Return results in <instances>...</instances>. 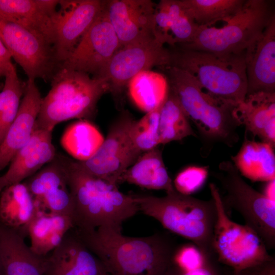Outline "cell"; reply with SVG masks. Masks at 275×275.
<instances>
[{
    "label": "cell",
    "mask_w": 275,
    "mask_h": 275,
    "mask_svg": "<svg viewBox=\"0 0 275 275\" xmlns=\"http://www.w3.org/2000/svg\"><path fill=\"white\" fill-rule=\"evenodd\" d=\"M75 233L109 275H165L175 250L169 239L158 234L129 237L121 228L104 226Z\"/></svg>",
    "instance_id": "cell-1"
},
{
    "label": "cell",
    "mask_w": 275,
    "mask_h": 275,
    "mask_svg": "<svg viewBox=\"0 0 275 275\" xmlns=\"http://www.w3.org/2000/svg\"><path fill=\"white\" fill-rule=\"evenodd\" d=\"M67 176L74 201V228L90 232L100 227L121 228L122 223L139 211L134 195L120 191L118 185L94 177L77 161L58 155Z\"/></svg>",
    "instance_id": "cell-2"
},
{
    "label": "cell",
    "mask_w": 275,
    "mask_h": 275,
    "mask_svg": "<svg viewBox=\"0 0 275 275\" xmlns=\"http://www.w3.org/2000/svg\"><path fill=\"white\" fill-rule=\"evenodd\" d=\"M163 68L169 89L196 126L204 143H222L233 146L239 140L237 129L240 126L233 115L236 105L208 93L187 72L171 66Z\"/></svg>",
    "instance_id": "cell-3"
},
{
    "label": "cell",
    "mask_w": 275,
    "mask_h": 275,
    "mask_svg": "<svg viewBox=\"0 0 275 275\" xmlns=\"http://www.w3.org/2000/svg\"><path fill=\"white\" fill-rule=\"evenodd\" d=\"M139 211L158 221L166 229L214 256L212 248L217 209L213 199L200 200L176 190L162 197L134 195Z\"/></svg>",
    "instance_id": "cell-4"
},
{
    "label": "cell",
    "mask_w": 275,
    "mask_h": 275,
    "mask_svg": "<svg viewBox=\"0 0 275 275\" xmlns=\"http://www.w3.org/2000/svg\"><path fill=\"white\" fill-rule=\"evenodd\" d=\"M108 91L104 80L60 66L51 78L50 90L42 99L35 126L52 131L62 122L91 118L98 101Z\"/></svg>",
    "instance_id": "cell-5"
},
{
    "label": "cell",
    "mask_w": 275,
    "mask_h": 275,
    "mask_svg": "<svg viewBox=\"0 0 275 275\" xmlns=\"http://www.w3.org/2000/svg\"><path fill=\"white\" fill-rule=\"evenodd\" d=\"M169 66L191 75L208 93L237 104L247 95L245 51L220 54L200 50L172 47Z\"/></svg>",
    "instance_id": "cell-6"
},
{
    "label": "cell",
    "mask_w": 275,
    "mask_h": 275,
    "mask_svg": "<svg viewBox=\"0 0 275 275\" xmlns=\"http://www.w3.org/2000/svg\"><path fill=\"white\" fill-rule=\"evenodd\" d=\"M274 13L268 1L246 0L237 12L216 21L220 26L214 23L199 26L190 42L176 46L220 54L242 52Z\"/></svg>",
    "instance_id": "cell-7"
},
{
    "label": "cell",
    "mask_w": 275,
    "mask_h": 275,
    "mask_svg": "<svg viewBox=\"0 0 275 275\" xmlns=\"http://www.w3.org/2000/svg\"><path fill=\"white\" fill-rule=\"evenodd\" d=\"M209 188L217 209L212 239V248L217 261L230 267L235 275L274 260L255 231L229 218L217 186L210 183Z\"/></svg>",
    "instance_id": "cell-8"
},
{
    "label": "cell",
    "mask_w": 275,
    "mask_h": 275,
    "mask_svg": "<svg viewBox=\"0 0 275 275\" xmlns=\"http://www.w3.org/2000/svg\"><path fill=\"white\" fill-rule=\"evenodd\" d=\"M213 176L225 191L224 205L239 212L245 225L261 237L267 249L275 247V201L249 185L231 161L218 166Z\"/></svg>",
    "instance_id": "cell-9"
},
{
    "label": "cell",
    "mask_w": 275,
    "mask_h": 275,
    "mask_svg": "<svg viewBox=\"0 0 275 275\" xmlns=\"http://www.w3.org/2000/svg\"><path fill=\"white\" fill-rule=\"evenodd\" d=\"M0 38L28 79H51L60 66L52 44L44 37L1 17Z\"/></svg>",
    "instance_id": "cell-10"
},
{
    "label": "cell",
    "mask_w": 275,
    "mask_h": 275,
    "mask_svg": "<svg viewBox=\"0 0 275 275\" xmlns=\"http://www.w3.org/2000/svg\"><path fill=\"white\" fill-rule=\"evenodd\" d=\"M135 120L124 113L111 126L102 144L89 159L76 161L89 174L118 185L123 173L138 159L130 140V130Z\"/></svg>",
    "instance_id": "cell-11"
},
{
    "label": "cell",
    "mask_w": 275,
    "mask_h": 275,
    "mask_svg": "<svg viewBox=\"0 0 275 275\" xmlns=\"http://www.w3.org/2000/svg\"><path fill=\"white\" fill-rule=\"evenodd\" d=\"M169 63V49L152 36L120 47L107 64L100 79L107 83L109 92L117 98L138 73L156 66H168Z\"/></svg>",
    "instance_id": "cell-12"
},
{
    "label": "cell",
    "mask_w": 275,
    "mask_h": 275,
    "mask_svg": "<svg viewBox=\"0 0 275 275\" xmlns=\"http://www.w3.org/2000/svg\"><path fill=\"white\" fill-rule=\"evenodd\" d=\"M120 48L119 39L104 7L71 55L60 66L100 79L107 64Z\"/></svg>",
    "instance_id": "cell-13"
},
{
    "label": "cell",
    "mask_w": 275,
    "mask_h": 275,
    "mask_svg": "<svg viewBox=\"0 0 275 275\" xmlns=\"http://www.w3.org/2000/svg\"><path fill=\"white\" fill-rule=\"evenodd\" d=\"M106 1L60 0L53 19V48L61 65L71 55L100 13Z\"/></svg>",
    "instance_id": "cell-14"
},
{
    "label": "cell",
    "mask_w": 275,
    "mask_h": 275,
    "mask_svg": "<svg viewBox=\"0 0 275 275\" xmlns=\"http://www.w3.org/2000/svg\"><path fill=\"white\" fill-rule=\"evenodd\" d=\"M156 6L150 0L106 1L105 10L120 47L154 36Z\"/></svg>",
    "instance_id": "cell-15"
},
{
    "label": "cell",
    "mask_w": 275,
    "mask_h": 275,
    "mask_svg": "<svg viewBox=\"0 0 275 275\" xmlns=\"http://www.w3.org/2000/svg\"><path fill=\"white\" fill-rule=\"evenodd\" d=\"M247 95L275 92V15L245 51Z\"/></svg>",
    "instance_id": "cell-16"
},
{
    "label": "cell",
    "mask_w": 275,
    "mask_h": 275,
    "mask_svg": "<svg viewBox=\"0 0 275 275\" xmlns=\"http://www.w3.org/2000/svg\"><path fill=\"white\" fill-rule=\"evenodd\" d=\"M68 233L50 256H46L43 275H109L76 233Z\"/></svg>",
    "instance_id": "cell-17"
},
{
    "label": "cell",
    "mask_w": 275,
    "mask_h": 275,
    "mask_svg": "<svg viewBox=\"0 0 275 275\" xmlns=\"http://www.w3.org/2000/svg\"><path fill=\"white\" fill-rule=\"evenodd\" d=\"M42 98L34 80L28 79L18 113L0 145V171L29 141L40 112Z\"/></svg>",
    "instance_id": "cell-18"
},
{
    "label": "cell",
    "mask_w": 275,
    "mask_h": 275,
    "mask_svg": "<svg viewBox=\"0 0 275 275\" xmlns=\"http://www.w3.org/2000/svg\"><path fill=\"white\" fill-rule=\"evenodd\" d=\"M51 132L35 126L30 139L16 153L7 171L2 176L5 187L21 182L54 159L56 153Z\"/></svg>",
    "instance_id": "cell-19"
},
{
    "label": "cell",
    "mask_w": 275,
    "mask_h": 275,
    "mask_svg": "<svg viewBox=\"0 0 275 275\" xmlns=\"http://www.w3.org/2000/svg\"><path fill=\"white\" fill-rule=\"evenodd\" d=\"M60 0H0V17L44 37L53 46V19Z\"/></svg>",
    "instance_id": "cell-20"
},
{
    "label": "cell",
    "mask_w": 275,
    "mask_h": 275,
    "mask_svg": "<svg viewBox=\"0 0 275 275\" xmlns=\"http://www.w3.org/2000/svg\"><path fill=\"white\" fill-rule=\"evenodd\" d=\"M233 115L246 132L259 137L262 142L275 145V92H258L246 95L237 104Z\"/></svg>",
    "instance_id": "cell-21"
},
{
    "label": "cell",
    "mask_w": 275,
    "mask_h": 275,
    "mask_svg": "<svg viewBox=\"0 0 275 275\" xmlns=\"http://www.w3.org/2000/svg\"><path fill=\"white\" fill-rule=\"evenodd\" d=\"M46 258L35 254L18 231L0 226V259L5 275H43Z\"/></svg>",
    "instance_id": "cell-22"
},
{
    "label": "cell",
    "mask_w": 275,
    "mask_h": 275,
    "mask_svg": "<svg viewBox=\"0 0 275 275\" xmlns=\"http://www.w3.org/2000/svg\"><path fill=\"white\" fill-rule=\"evenodd\" d=\"M232 162L239 174L254 182L275 179L274 147L264 142L251 140L245 136Z\"/></svg>",
    "instance_id": "cell-23"
},
{
    "label": "cell",
    "mask_w": 275,
    "mask_h": 275,
    "mask_svg": "<svg viewBox=\"0 0 275 275\" xmlns=\"http://www.w3.org/2000/svg\"><path fill=\"white\" fill-rule=\"evenodd\" d=\"M74 227L69 215L37 211L26 229L31 239L30 248L35 254L45 257Z\"/></svg>",
    "instance_id": "cell-24"
},
{
    "label": "cell",
    "mask_w": 275,
    "mask_h": 275,
    "mask_svg": "<svg viewBox=\"0 0 275 275\" xmlns=\"http://www.w3.org/2000/svg\"><path fill=\"white\" fill-rule=\"evenodd\" d=\"M127 182L149 189L174 191L172 179L156 147L142 154L121 175L119 184Z\"/></svg>",
    "instance_id": "cell-25"
},
{
    "label": "cell",
    "mask_w": 275,
    "mask_h": 275,
    "mask_svg": "<svg viewBox=\"0 0 275 275\" xmlns=\"http://www.w3.org/2000/svg\"><path fill=\"white\" fill-rule=\"evenodd\" d=\"M37 211L35 199L25 183L9 185L0 197V221L18 231L26 227Z\"/></svg>",
    "instance_id": "cell-26"
},
{
    "label": "cell",
    "mask_w": 275,
    "mask_h": 275,
    "mask_svg": "<svg viewBox=\"0 0 275 275\" xmlns=\"http://www.w3.org/2000/svg\"><path fill=\"white\" fill-rule=\"evenodd\" d=\"M127 87L132 102L146 113L162 105L169 91L166 76L150 70L138 73L129 81Z\"/></svg>",
    "instance_id": "cell-27"
},
{
    "label": "cell",
    "mask_w": 275,
    "mask_h": 275,
    "mask_svg": "<svg viewBox=\"0 0 275 275\" xmlns=\"http://www.w3.org/2000/svg\"><path fill=\"white\" fill-rule=\"evenodd\" d=\"M158 133L160 144L197 136L177 98L170 89L160 111Z\"/></svg>",
    "instance_id": "cell-28"
},
{
    "label": "cell",
    "mask_w": 275,
    "mask_h": 275,
    "mask_svg": "<svg viewBox=\"0 0 275 275\" xmlns=\"http://www.w3.org/2000/svg\"><path fill=\"white\" fill-rule=\"evenodd\" d=\"M104 139L98 129L86 120L77 121L65 131L63 147L79 161L86 160L98 150Z\"/></svg>",
    "instance_id": "cell-29"
},
{
    "label": "cell",
    "mask_w": 275,
    "mask_h": 275,
    "mask_svg": "<svg viewBox=\"0 0 275 275\" xmlns=\"http://www.w3.org/2000/svg\"><path fill=\"white\" fill-rule=\"evenodd\" d=\"M246 0H180L189 16L199 26H203L237 12Z\"/></svg>",
    "instance_id": "cell-30"
},
{
    "label": "cell",
    "mask_w": 275,
    "mask_h": 275,
    "mask_svg": "<svg viewBox=\"0 0 275 275\" xmlns=\"http://www.w3.org/2000/svg\"><path fill=\"white\" fill-rule=\"evenodd\" d=\"M5 77L0 91V145L18 113L25 86L19 79L14 64Z\"/></svg>",
    "instance_id": "cell-31"
},
{
    "label": "cell",
    "mask_w": 275,
    "mask_h": 275,
    "mask_svg": "<svg viewBox=\"0 0 275 275\" xmlns=\"http://www.w3.org/2000/svg\"><path fill=\"white\" fill-rule=\"evenodd\" d=\"M162 105L146 113L140 120H135L131 128V144L139 157L160 145L158 125Z\"/></svg>",
    "instance_id": "cell-32"
},
{
    "label": "cell",
    "mask_w": 275,
    "mask_h": 275,
    "mask_svg": "<svg viewBox=\"0 0 275 275\" xmlns=\"http://www.w3.org/2000/svg\"><path fill=\"white\" fill-rule=\"evenodd\" d=\"M169 28L167 44L172 47L186 44L194 37L199 26L189 16L180 0H167Z\"/></svg>",
    "instance_id": "cell-33"
},
{
    "label": "cell",
    "mask_w": 275,
    "mask_h": 275,
    "mask_svg": "<svg viewBox=\"0 0 275 275\" xmlns=\"http://www.w3.org/2000/svg\"><path fill=\"white\" fill-rule=\"evenodd\" d=\"M208 171L207 166L186 167L176 175L173 182L175 189L182 195L190 196L203 186L207 178Z\"/></svg>",
    "instance_id": "cell-34"
},
{
    "label": "cell",
    "mask_w": 275,
    "mask_h": 275,
    "mask_svg": "<svg viewBox=\"0 0 275 275\" xmlns=\"http://www.w3.org/2000/svg\"><path fill=\"white\" fill-rule=\"evenodd\" d=\"M213 257H215L207 255L191 242L175 250L172 261L179 271H188L202 267Z\"/></svg>",
    "instance_id": "cell-35"
},
{
    "label": "cell",
    "mask_w": 275,
    "mask_h": 275,
    "mask_svg": "<svg viewBox=\"0 0 275 275\" xmlns=\"http://www.w3.org/2000/svg\"><path fill=\"white\" fill-rule=\"evenodd\" d=\"M12 57L0 38V77L5 76L13 64Z\"/></svg>",
    "instance_id": "cell-36"
},
{
    "label": "cell",
    "mask_w": 275,
    "mask_h": 275,
    "mask_svg": "<svg viewBox=\"0 0 275 275\" xmlns=\"http://www.w3.org/2000/svg\"><path fill=\"white\" fill-rule=\"evenodd\" d=\"M214 258H215L213 257L211 258L205 265L194 270L188 271H181L179 270V272L175 274H171L167 271L165 275H217L212 264V260Z\"/></svg>",
    "instance_id": "cell-37"
},
{
    "label": "cell",
    "mask_w": 275,
    "mask_h": 275,
    "mask_svg": "<svg viewBox=\"0 0 275 275\" xmlns=\"http://www.w3.org/2000/svg\"><path fill=\"white\" fill-rule=\"evenodd\" d=\"M266 182V184L262 194L271 200L275 201V179Z\"/></svg>",
    "instance_id": "cell-38"
},
{
    "label": "cell",
    "mask_w": 275,
    "mask_h": 275,
    "mask_svg": "<svg viewBox=\"0 0 275 275\" xmlns=\"http://www.w3.org/2000/svg\"><path fill=\"white\" fill-rule=\"evenodd\" d=\"M235 275V274H233ZM235 275H260L258 268H255L247 271H243Z\"/></svg>",
    "instance_id": "cell-39"
},
{
    "label": "cell",
    "mask_w": 275,
    "mask_h": 275,
    "mask_svg": "<svg viewBox=\"0 0 275 275\" xmlns=\"http://www.w3.org/2000/svg\"><path fill=\"white\" fill-rule=\"evenodd\" d=\"M0 275H5L1 259H0Z\"/></svg>",
    "instance_id": "cell-40"
},
{
    "label": "cell",
    "mask_w": 275,
    "mask_h": 275,
    "mask_svg": "<svg viewBox=\"0 0 275 275\" xmlns=\"http://www.w3.org/2000/svg\"><path fill=\"white\" fill-rule=\"evenodd\" d=\"M3 85L4 84H3L2 83H0V91L2 90Z\"/></svg>",
    "instance_id": "cell-41"
}]
</instances>
